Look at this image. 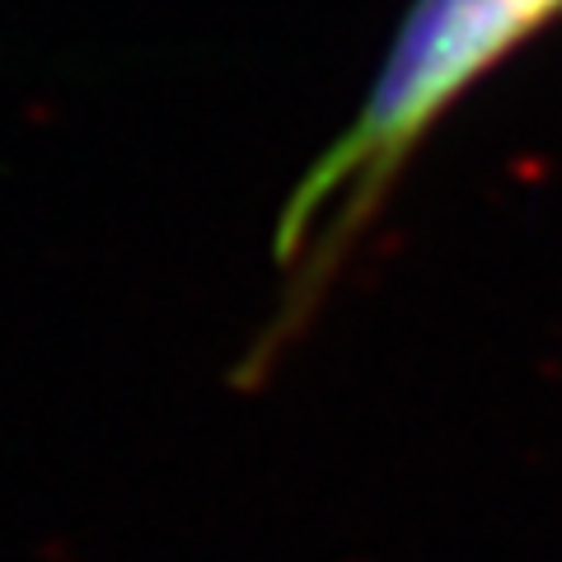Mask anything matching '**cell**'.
I'll list each match as a JSON object with an SVG mask.
<instances>
[{
  "mask_svg": "<svg viewBox=\"0 0 562 562\" xmlns=\"http://www.w3.org/2000/svg\"><path fill=\"white\" fill-rule=\"evenodd\" d=\"M558 20L562 0H413L403 10L357 117L281 206L272 235L281 301L235 366V384H262L305 338L427 132L487 70Z\"/></svg>",
  "mask_w": 562,
  "mask_h": 562,
  "instance_id": "cell-1",
  "label": "cell"
}]
</instances>
